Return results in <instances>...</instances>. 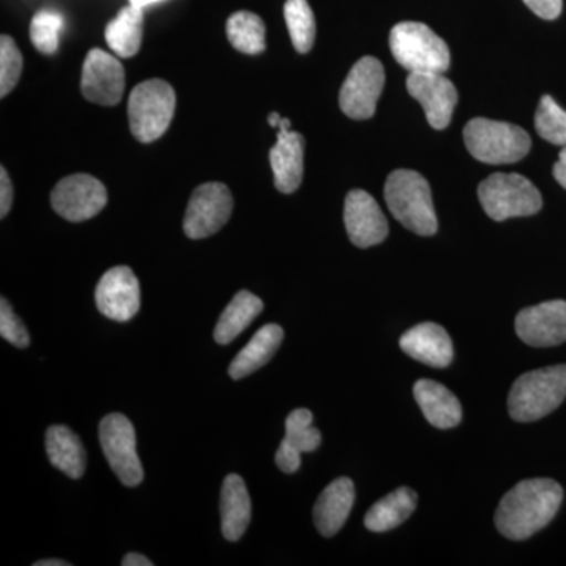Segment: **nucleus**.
Listing matches in <instances>:
<instances>
[{"instance_id": "obj_15", "label": "nucleus", "mask_w": 566, "mask_h": 566, "mask_svg": "<svg viewBox=\"0 0 566 566\" xmlns=\"http://www.w3.org/2000/svg\"><path fill=\"white\" fill-rule=\"evenodd\" d=\"M517 337L528 346L547 348L566 342V301H547L516 316Z\"/></svg>"}, {"instance_id": "obj_11", "label": "nucleus", "mask_w": 566, "mask_h": 566, "mask_svg": "<svg viewBox=\"0 0 566 566\" xmlns=\"http://www.w3.org/2000/svg\"><path fill=\"white\" fill-rule=\"evenodd\" d=\"M51 203L54 211L66 221H88L106 207L107 189L92 175H70L55 186Z\"/></svg>"}, {"instance_id": "obj_17", "label": "nucleus", "mask_w": 566, "mask_h": 566, "mask_svg": "<svg viewBox=\"0 0 566 566\" xmlns=\"http://www.w3.org/2000/svg\"><path fill=\"white\" fill-rule=\"evenodd\" d=\"M322 444V433L314 427V415L308 409H294L286 417L285 438L275 453V463L285 474H294L301 468V455L314 452Z\"/></svg>"}, {"instance_id": "obj_29", "label": "nucleus", "mask_w": 566, "mask_h": 566, "mask_svg": "<svg viewBox=\"0 0 566 566\" xmlns=\"http://www.w3.org/2000/svg\"><path fill=\"white\" fill-rule=\"evenodd\" d=\"M283 14L294 50L301 54L311 51L315 43L316 22L307 0H286Z\"/></svg>"}, {"instance_id": "obj_28", "label": "nucleus", "mask_w": 566, "mask_h": 566, "mask_svg": "<svg viewBox=\"0 0 566 566\" xmlns=\"http://www.w3.org/2000/svg\"><path fill=\"white\" fill-rule=\"evenodd\" d=\"M227 36L234 50L256 55L266 50V25L252 11H237L227 21Z\"/></svg>"}, {"instance_id": "obj_21", "label": "nucleus", "mask_w": 566, "mask_h": 566, "mask_svg": "<svg viewBox=\"0 0 566 566\" xmlns=\"http://www.w3.org/2000/svg\"><path fill=\"white\" fill-rule=\"evenodd\" d=\"M415 397L428 422L436 428L447 430L457 427L463 419V408L455 394L441 382L420 379L415 386Z\"/></svg>"}, {"instance_id": "obj_4", "label": "nucleus", "mask_w": 566, "mask_h": 566, "mask_svg": "<svg viewBox=\"0 0 566 566\" xmlns=\"http://www.w3.org/2000/svg\"><path fill=\"white\" fill-rule=\"evenodd\" d=\"M389 44L395 61L409 73H446L449 70V46L422 22L405 21L395 25Z\"/></svg>"}, {"instance_id": "obj_6", "label": "nucleus", "mask_w": 566, "mask_h": 566, "mask_svg": "<svg viewBox=\"0 0 566 566\" xmlns=\"http://www.w3.org/2000/svg\"><path fill=\"white\" fill-rule=\"evenodd\" d=\"M464 142L469 153L486 164H512L526 158L531 136L512 123L474 118L465 125Z\"/></svg>"}, {"instance_id": "obj_9", "label": "nucleus", "mask_w": 566, "mask_h": 566, "mask_svg": "<svg viewBox=\"0 0 566 566\" xmlns=\"http://www.w3.org/2000/svg\"><path fill=\"white\" fill-rule=\"evenodd\" d=\"M233 212V196L223 182H205L192 192L182 230L191 240L218 233Z\"/></svg>"}, {"instance_id": "obj_41", "label": "nucleus", "mask_w": 566, "mask_h": 566, "mask_svg": "<svg viewBox=\"0 0 566 566\" xmlns=\"http://www.w3.org/2000/svg\"><path fill=\"white\" fill-rule=\"evenodd\" d=\"M133 6L140 7V9H145V7L151 6V3L161 2V0H129Z\"/></svg>"}, {"instance_id": "obj_25", "label": "nucleus", "mask_w": 566, "mask_h": 566, "mask_svg": "<svg viewBox=\"0 0 566 566\" xmlns=\"http://www.w3.org/2000/svg\"><path fill=\"white\" fill-rule=\"evenodd\" d=\"M416 506V491L408 486L398 488L368 510L365 515V527L376 534L392 531L415 513Z\"/></svg>"}, {"instance_id": "obj_13", "label": "nucleus", "mask_w": 566, "mask_h": 566, "mask_svg": "<svg viewBox=\"0 0 566 566\" xmlns=\"http://www.w3.org/2000/svg\"><path fill=\"white\" fill-rule=\"evenodd\" d=\"M96 307L106 318L129 322L140 308V285L132 268L115 266L96 286Z\"/></svg>"}, {"instance_id": "obj_38", "label": "nucleus", "mask_w": 566, "mask_h": 566, "mask_svg": "<svg viewBox=\"0 0 566 566\" xmlns=\"http://www.w3.org/2000/svg\"><path fill=\"white\" fill-rule=\"evenodd\" d=\"M35 566H69V562L59 560V558H48V560H40L33 564Z\"/></svg>"}, {"instance_id": "obj_2", "label": "nucleus", "mask_w": 566, "mask_h": 566, "mask_svg": "<svg viewBox=\"0 0 566 566\" xmlns=\"http://www.w3.org/2000/svg\"><path fill=\"white\" fill-rule=\"evenodd\" d=\"M387 207L398 222L420 237L438 232L433 197L428 181L415 170H395L385 186Z\"/></svg>"}, {"instance_id": "obj_19", "label": "nucleus", "mask_w": 566, "mask_h": 566, "mask_svg": "<svg viewBox=\"0 0 566 566\" xmlns=\"http://www.w3.org/2000/svg\"><path fill=\"white\" fill-rule=\"evenodd\" d=\"M304 148L303 134L277 133V142L270 151V163L277 191L293 193L300 188L304 177Z\"/></svg>"}, {"instance_id": "obj_7", "label": "nucleus", "mask_w": 566, "mask_h": 566, "mask_svg": "<svg viewBox=\"0 0 566 566\" xmlns=\"http://www.w3.org/2000/svg\"><path fill=\"white\" fill-rule=\"evenodd\" d=\"M479 199L493 221L536 214L543 207L542 193L523 175L494 174L480 182Z\"/></svg>"}, {"instance_id": "obj_10", "label": "nucleus", "mask_w": 566, "mask_h": 566, "mask_svg": "<svg viewBox=\"0 0 566 566\" xmlns=\"http://www.w3.org/2000/svg\"><path fill=\"white\" fill-rule=\"evenodd\" d=\"M385 82V69L378 59L367 55L356 62L346 76L338 96L340 109L346 117L353 120H367L374 117Z\"/></svg>"}, {"instance_id": "obj_23", "label": "nucleus", "mask_w": 566, "mask_h": 566, "mask_svg": "<svg viewBox=\"0 0 566 566\" xmlns=\"http://www.w3.org/2000/svg\"><path fill=\"white\" fill-rule=\"evenodd\" d=\"M46 452L51 464L70 479H81L87 465L84 446L69 427L52 424L46 431Z\"/></svg>"}, {"instance_id": "obj_32", "label": "nucleus", "mask_w": 566, "mask_h": 566, "mask_svg": "<svg viewBox=\"0 0 566 566\" xmlns=\"http://www.w3.org/2000/svg\"><path fill=\"white\" fill-rule=\"evenodd\" d=\"M22 54L14 40L9 35L0 36V96L7 95L20 82Z\"/></svg>"}, {"instance_id": "obj_3", "label": "nucleus", "mask_w": 566, "mask_h": 566, "mask_svg": "<svg viewBox=\"0 0 566 566\" xmlns=\"http://www.w3.org/2000/svg\"><path fill=\"white\" fill-rule=\"evenodd\" d=\"M566 398V365L539 368L516 379L509 412L516 422H535L556 411Z\"/></svg>"}, {"instance_id": "obj_26", "label": "nucleus", "mask_w": 566, "mask_h": 566, "mask_svg": "<svg viewBox=\"0 0 566 566\" xmlns=\"http://www.w3.org/2000/svg\"><path fill=\"white\" fill-rule=\"evenodd\" d=\"M106 43L118 57H134L144 39V9L129 3L106 25Z\"/></svg>"}, {"instance_id": "obj_34", "label": "nucleus", "mask_w": 566, "mask_h": 566, "mask_svg": "<svg viewBox=\"0 0 566 566\" xmlns=\"http://www.w3.org/2000/svg\"><path fill=\"white\" fill-rule=\"evenodd\" d=\"M524 3L543 20H556L560 17L564 0H524Z\"/></svg>"}, {"instance_id": "obj_18", "label": "nucleus", "mask_w": 566, "mask_h": 566, "mask_svg": "<svg viewBox=\"0 0 566 566\" xmlns=\"http://www.w3.org/2000/svg\"><path fill=\"white\" fill-rule=\"evenodd\" d=\"M400 348L428 367L446 368L453 360V344L444 327L420 323L400 338Z\"/></svg>"}, {"instance_id": "obj_14", "label": "nucleus", "mask_w": 566, "mask_h": 566, "mask_svg": "<svg viewBox=\"0 0 566 566\" xmlns=\"http://www.w3.org/2000/svg\"><path fill=\"white\" fill-rule=\"evenodd\" d=\"M409 95L423 107L431 128L444 129L452 122L458 92L444 73H409L406 81Z\"/></svg>"}, {"instance_id": "obj_20", "label": "nucleus", "mask_w": 566, "mask_h": 566, "mask_svg": "<svg viewBox=\"0 0 566 566\" xmlns=\"http://www.w3.org/2000/svg\"><path fill=\"white\" fill-rule=\"evenodd\" d=\"M356 490L348 476L334 480L319 494L314 509L315 526L323 536H334L344 527L352 513Z\"/></svg>"}, {"instance_id": "obj_37", "label": "nucleus", "mask_w": 566, "mask_h": 566, "mask_svg": "<svg viewBox=\"0 0 566 566\" xmlns=\"http://www.w3.org/2000/svg\"><path fill=\"white\" fill-rule=\"evenodd\" d=\"M123 566H151L153 562L148 560L147 557L142 556V554L132 553L128 556H125L122 560Z\"/></svg>"}, {"instance_id": "obj_22", "label": "nucleus", "mask_w": 566, "mask_h": 566, "mask_svg": "<svg viewBox=\"0 0 566 566\" xmlns=\"http://www.w3.org/2000/svg\"><path fill=\"white\" fill-rule=\"evenodd\" d=\"M252 504L248 486L240 475L230 474L221 491L222 534L229 542H238L251 523Z\"/></svg>"}, {"instance_id": "obj_36", "label": "nucleus", "mask_w": 566, "mask_h": 566, "mask_svg": "<svg viewBox=\"0 0 566 566\" xmlns=\"http://www.w3.org/2000/svg\"><path fill=\"white\" fill-rule=\"evenodd\" d=\"M554 178H556L558 185L566 189V147L562 148L560 155H558V161L553 169Z\"/></svg>"}, {"instance_id": "obj_8", "label": "nucleus", "mask_w": 566, "mask_h": 566, "mask_svg": "<svg viewBox=\"0 0 566 566\" xmlns=\"http://www.w3.org/2000/svg\"><path fill=\"white\" fill-rule=\"evenodd\" d=\"M99 442L112 471L125 486H137L144 480L136 450V430L128 417L109 415L99 423Z\"/></svg>"}, {"instance_id": "obj_39", "label": "nucleus", "mask_w": 566, "mask_h": 566, "mask_svg": "<svg viewBox=\"0 0 566 566\" xmlns=\"http://www.w3.org/2000/svg\"><path fill=\"white\" fill-rule=\"evenodd\" d=\"M279 132L281 133H290L292 132V122L289 118L282 117L281 123H279Z\"/></svg>"}, {"instance_id": "obj_33", "label": "nucleus", "mask_w": 566, "mask_h": 566, "mask_svg": "<svg viewBox=\"0 0 566 566\" xmlns=\"http://www.w3.org/2000/svg\"><path fill=\"white\" fill-rule=\"evenodd\" d=\"M0 335L17 348H28L31 344L28 327L14 315L13 308L6 297L0 300Z\"/></svg>"}, {"instance_id": "obj_5", "label": "nucleus", "mask_w": 566, "mask_h": 566, "mask_svg": "<svg viewBox=\"0 0 566 566\" xmlns=\"http://www.w3.org/2000/svg\"><path fill=\"white\" fill-rule=\"evenodd\" d=\"M177 95L172 85L163 80L140 82L128 102L129 128L142 144L158 140L174 120Z\"/></svg>"}, {"instance_id": "obj_40", "label": "nucleus", "mask_w": 566, "mask_h": 566, "mask_svg": "<svg viewBox=\"0 0 566 566\" xmlns=\"http://www.w3.org/2000/svg\"><path fill=\"white\" fill-rule=\"evenodd\" d=\"M282 117L277 114V112H273V114H270V117H268V123H270L273 128H279V123H281Z\"/></svg>"}, {"instance_id": "obj_30", "label": "nucleus", "mask_w": 566, "mask_h": 566, "mask_svg": "<svg viewBox=\"0 0 566 566\" xmlns=\"http://www.w3.org/2000/svg\"><path fill=\"white\" fill-rule=\"evenodd\" d=\"M535 128L543 139L566 147V111L554 102L553 96L545 95L539 99Z\"/></svg>"}, {"instance_id": "obj_12", "label": "nucleus", "mask_w": 566, "mask_h": 566, "mask_svg": "<svg viewBox=\"0 0 566 566\" xmlns=\"http://www.w3.org/2000/svg\"><path fill=\"white\" fill-rule=\"evenodd\" d=\"M125 84V69L115 55L98 48L88 51L81 77L82 95L88 102L115 106L120 103Z\"/></svg>"}, {"instance_id": "obj_35", "label": "nucleus", "mask_w": 566, "mask_h": 566, "mask_svg": "<svg viewBox=\"0 0 566 566\" xmlns=\"http://www.w3.org/2000/svg\"><path fill=\"white\" fill-rule=\"evenodd\" d=\"M13 185H11L10 175L6 167L0 169V218H7L13 205Z\"/></svg>"}, {"instance_id": "obj_31", "label": "nucleus", "mask_w": 566, "mask_h": 566, "mask_svg": "<svg viewBox=\"0 0 566 566\" xmlns=\"http://www.w3.org/2000/svg\"><path fill=\"white\" fill-rule=\"evenodd\" d=\"M63 17L51 9L40 10L31 21V40L41 54L51 55L59 50Z\"/></svg>"}, {"instance_id": "obj_1", "label": "nucleus", "mask_w": 566, "mask_h": 566, "mask_svg": "<svg viewBox=\"0 0 566 566\" xmlns=\"http://www.w3.org/2000/svg\"><path fill=\"white\" fill-rule=\"evenodd\" d=\"M562 501L564 490L554 480H524L502 497L495 512V527L505 538L523 542L554 520Z\"/></svg>"}, {"instance_id": "obj_27", "label": "nucleus", "mask_w": 566, "mask_h": 566, "mask_svg": "<svg viewBox=\"0 0 566 566\" xmlns=\"http://www.w3.org/2000/svg\"><path fill=\"white\" fill-rule=\"evenodd\" d=\"M263 312V301L251 292H240L227 305L226 311L216 324L214 340L219 345H229L245 327L251 326L253 319Z\"/></svg>"}, {"instance_id": "obj_16", "label": "nucleus", "mask_w": 566, "mask_h": 566, "mask_svg": "<svg viewBox=\"0 0 566 566\" xmlns=\"http://www.w3.org/2000/svg\"><path fill=\"white\" fill-rule=\"evenodd\" d=\"M345 227L349 240L360 249L382 243L389 234L385 212L370 193L354 189L345 199Z\"/></svg>"}, {"instance_id": "obj_24", "label": "nucleus", "mask_w": 566, "mask_h": 566, "mask_svg": "<svg viewBox=\"0 0 566 566\" xmlns=\"http://www.w3.org/2000/svg\"><path fill=\"white\" fill-rule=\"evenodd\" d=\"M283 340V329L279 324H266L253 335L252 340L241 349L230 364L229 374L233 379H243L273 359Z\"/></svg>"}]
</instances>
